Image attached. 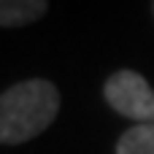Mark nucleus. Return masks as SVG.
Segmentation results:
<instances>
[{"instance_id":"nucleus-1","label":"nucleus","mask_w":154,"mask_h":154,"mask_svg":"<svg viewBox=\"0 0 154 154\" xmlns=\"http://www.w3.org/2000/svg\"><path fill=\"white\" fill-rule=\"evenodd\" d=\"M60 114V92L46 79H27L0 95V143L19 146L38 138Z\"/></svg>"},{"instance_id":"nucleus-2","label":"nucleus","mask_w":154,"mask_h":154,"mask_svg":"<svg viewBox=\"0 0 154 154\" xmlns=\"http://www.w3.org/2000/svg\"><path fill=\"white\" fill-rule=\"evenodd\" d=\"M103 97L114 114L133 119L135 125L154 122V89L138 70L130 68L114 70L103 84Z\"/></svg>"},{"instance_id":"nucleus-3","label":"nucleus","mask_w":154,"mask_h":154,"mask_svg":"<svg viewBox=\"0 0 154 154\" xmlns=\"http://www.w3.org/2000/svg\"><path fill=\"white\" fill-rule=\"evenodd\" d=\"M49 11V0H0V24L3 27H24L38 22Z\"/></svg>"},{"instance_id":"nucleus-4","label":"nucleus","mask_w":154,"mask_h":154,"mask_svg":"<svg viewBox=\"0 0 154 154\" xmlns=\"http://www.w3.org/2000/svg\"><path fill=\"white\" fill-rule=\"evenodd\" d=\"M116 154H154V122L125 130L116 141Z\"/></svg>"},{"instance_id":"nucleus-5","label":"nucleus","mask_w":154,"mask_h":154,"mask_svg":"<svg viewBox=\"0 0 154 154\" xmlns=\"http://www.w3.org/2000/svg\"><path fill=\"white\" fill-rule=\"evenodd\" d=\"M152 14H154V0H152Z\"/></svg>"}]
</instances>
